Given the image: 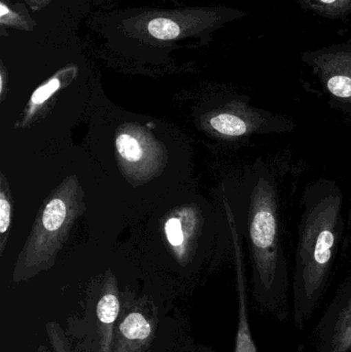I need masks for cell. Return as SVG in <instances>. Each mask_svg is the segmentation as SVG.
Segmentation results:
<instances>
[{
    "label": "cell",
    "mask_w": 351,
    "mask_h": 352,
    "mask_svg": "<svg viewBox=\"0 0 351 352\" xmlns=\"http://www.w3.org/2000/svg\"><path fill=\"white\" fill-rule=\"evenodd\" d=\"M301 204L293 280V314L299 328L315 311L329 279L343 234V192L335 180L319 178L307 184Z\"/></svg>",
    "instance_id": "6da1fadb"
},
{
    "label": "cell",
    "mask_w": 351,
    "mask_h": 352,
    "mask_svg": "<svg viewBox=\"0 0 351 352\" xmlns=\"http://www.w3.org/2000/svg\"><path fill=\"white\" fill-rule=\"evenodd\" d=\"M242 195L253 297L263 309L280 316L290 285L288 265L280 239L278 182L262 159H257L245 175Z\"/></svg>",
    "instance_id": "7a4b0ae2"
},
{
    "label": "cell",
    "mask_w": 351,
    "mask_h": 352,
    "mask_svg": "<svg viewBox=\"0 0 351 352\" xmlns=\"http://www.w3.org/2000/svg\"><path fill=\"white\" fill-rule=\"evenodd\" d=\"M303 62L321 82L332 109L351 119V45H335L303 54Z\"/></svg>",
    "instance_id": "3957f363"
},
{
    "label": "cell",
    "mask_w": 351,
    "mask_h": 352,
    "mask_svg": "<svg viewBox=\"0 0 351 352\" xmlns=\"http://www.w3.org/2000/svg\"><path fill=\"white\" fill-rule=\"evenodd\" d=\"M317 352H351V274L315 328Z\"/></svg>",
    "instance_id": "277c9868"
},
{
    "label": "cell",
    "mask_w": 351,
    "mask_h": 352,
    "mask_svg": "<svg viewBox=\"0 0 351 352\" xmlns=\"http://www.w3.org/2000/svg\"><path fill=\"white\" fill-rule=\"evenodd\" d=\"M179 14H164V16H150L148 21L144 19V34L148 35L150 41H172L183 38L189 35L190 27L183 24V19Z\"/></svg>",
    "instance_id": "5b68a950"
},
{
    "label": "cell",
    "mask_w": 351,
    "mask_h": 352,
    "mask_svg": "<svg viewBox=\"0 0 351 352\" xmlns=\"http://www.w3.org/2000/svg\"><path fill=\"white\" fill-rule=\"evenodd\" d=\"M119 311V300L113 294H106L98 302L97 318H98L99 333H100L99 352H111L113 324L117 320Z\"/></svg>",
    "instance_id": "8992f818"
},
{
    "label": "cell",
    "mask_w": 351,
    "mask_h": 352,
    "mask_svg": "<svg viewBox=\"0 0 351 352\" xmlns=\"http://www.w3.org/2000/svg\"><path fill=\"white\" fill-rule=\"evenodd\" d=\"M238 324H237L236 340L234 352H258L255 340L251 334L247 309V293L242 275L238 278Z\"/></svg>",
    "instance_id": "52a82bcc"
},
{
    "label": "cell",
    "mask_w": 351,
    "mask_h": 352,
    "mask_svg": "<svg viewBox=\"0 0 351 352\" xmlns=\"http://www.w3.org/2000/svg\"><path fill=\"white\" fill-rule=\"evenodd\" d=\"M152 332V324L140 312H131L120 324V333L128 342H146Z\"/></svg>",
    "instance_id": "ba28073f"
},
{
    "label": "cell",
    "mask_w": 351,
    "mask_h": 352,
    "mask_svg": "<svg viewBox=\"0 0 351 352\" xmlns=\"http://www.w3.org/2000/svg\"><path fill=\"white\" fill-rule=\"evenodd\" d=\"M0 8H1L0 24L2 26L14 27L23 30H32L34 21L31 20L26 8L22 4L18 3L12 6L5 3L4 0H1Z\"/></svg>",
    "instance_id": "9c48e42d"
},
{
    "label": "cell",
    "mask_w": 351,
    "mask_h": 352,
    "mask_svg": "<svg viewBox=\"0 0 351 352\" xmlns=\"http://www.w3.org/2000/svg\"><path fill=\"white\" fill-rule=\"evenodd\" d=\"M307 8L324 16H346L351 12V0H301Z\"/></svg>",
    "instance_id": "30bf717a"
},
{
    "label": "cell",
    "mask_w": 351,
    "mask_h": 352,
    "mask_svg": "<svg viewBox=\"0 0 351 352\" xmlns=\"http://www.w3.org/2000/svg\"><path fill=\"white\" fill-rule=\"evenodd\" d=\"M66 217V206L63 201L54 199L45 207L43 223L47 231H56L61 227Z\"/></svg>",
    "instance_id": "8fae6325"
},
{
    "label": "cell",
    "mask_w": 351,
    "mask_h": 352,
    "mask_svg": "<svg viewBox=\"0 0 351 352\" xmlns=\"http://www.w3.org/2000/svg\"><path fill=\"white\" fill-rule=\"evenodd\" d=\"M117 152L121 155L122 158L129 162H136L142 156V150L139 144L133 136L129 134H122L117 138L115 142Z\"/></svg>",
    "instance_id": "7c38bea8"
},
{
    "label": "cell",
    "mask_w": 351,
    "mask_h": 352,
    "mask_svg": "<svg viewBox=\"0 0 351 352\" xmlns=\"http://www.w3.org/2000/svg\"><path fill=\"white\" fill-rule=\"evenodd\" d=\"M61 86V82L59 78H54L51 80L43 85V86L39 87L34 93H33L32 97H31V101L34 104H41L45 102L47 99H49L58 89Z\"/></svg>",
    "instance_id": "4fadbf2b"
},
{
    "label": "cell",
    "mask_w": 351,
    "mask_h": 352,
    "mask_svg": "<svg viewBox=\"0 0 351 352\" xmlns=\"http://www.w3.org/2000/svg\"><path fill=\"white\" fill-rule=\"evenodd\" d=\"M165 231H166L167 239L170 242L171 245L179 246L183 243V230H181V223L179 219H173V217L168 219L165 226Z\"/></svg>",
    "instance_id": "5bb4252c"
},
{
    "label": "cell",
    "mask_w": 351,
    "mask_h": 352,
    "mask_svg": "<svg viewBox=\"0 0 351 352\" xmlns=\"http://www.w3.org/2000/svg\"><path fill=\"white\" fill-rule=\"evenodd\" d=\"M10 221V203L5 199L0 200V233H5Z\"/></svg>",
    "instance_id": "9a60e30c"
},
{
    "label": "cell",
    "mask_w": 351,
    "mask_h": 352,
    "mask_svg": "<svg viewBox=\"0 0 351 352\" xmlns=\"http://www.w3.org/2000/svg\"><path fill=\"white\" fill-rule=\"evenodd\" d=\"M47 1H49V0H28L29 3H30L31 6H34L35 10H37L38 6L47 3Z\"/></svg>",
    "instance_id": "2e32d148"
}]
</instances>
